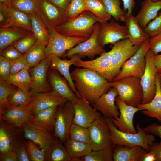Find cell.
Listing matches in <instances>:
<instances>
[{
  "instance_id": "1",
  "label": "cell",
  "mask_w": 161,
  "mask_h": 161,
  "mask_svg": "<svg viewBox=\"0 0 161 161\" xmlns=\"http://www.w3.org/2000/svg\"><path fill=\"white\" fill-rule=\"evenodd\" d=\"M71 75L80 97L91 104L110 88L108 80L90 69L76 68L72 71Z\"/></svg>"
},
{
  "instance_id": "2",
  "label": "cell",
  "mask_w": 161,
  "mask_h": 161,
  "mask_svg": "<svg viewBox=\"0 0 161 161\" xmlns=\"http://www.w3.org/2000/svg\"><path fill=\"white\" fill-rule=\"evenodd\" d=\"M106 118L110 129L113 147L122 145L133 147L138 145L148 151L150 146L155 140L154 135L146 133L138 123L136 126L137 133L124 132L118 129L111 118Z\"/></svg>"
},
{
  "instance_id": "3",
  "label": "cell",
  "mask_w": 161,
  "mask_h": 161,
  "mask_svg": "<svg viewBox=\"0 0 161 161\" xmlns=\"http://www.w3.org/2000/svg\"><path fill=\"white\" fill-rule=\"evenodd\" d=\"M102 22H103L93 13L86 10L55 28L64 35L88 38L93 33L95 24Z\"/></svg>"
},
{
  "instance_id": "4",
  "label": "cell",
  "mask_w": 161,
  "mask_h": 161,
  "mask_svg": "<svg viewBox=\"0 0 161 161\" xmlns=\"http://www.w3.org/2000/svg\"><path fill=\"white\" fill-rule=\"evenodd\" d=\"M110 87L117 90L118 96L126 104L135 107L141 104L143 92L140 79L132 76L124 77L116 81L109 82Z\"/></svg>"
},
{
  "instance_id": "5",
  "label": "cell",
  "mask_w": 161,
  "mask_h": 161,
  "mask_svg": "<svg viewBox=\"0 0 161 161\" xmlns=\"http://www.w3.org/2000/svg\"><path fill=\"white\" fill-rule=\"evenodd\" d=\"M47 29L49 40L45 48L47 57L51 55H55L60 57L63 56L66 51L88 39L63 35L57 31L55 27L47 28Z\"/></svg>"
},
{
  "instance_id": "6",
  "label": "cell",
  "mask_w": 161,
  "mask_h": 161,
  "mask_svg": "<svg viewBox=\"0 0 161 161\" xmlns=\"http://www.w3.org/2000/svg\"><path fill=\"white\" fill-rule=\"evenodd\" d=\"M149 49L148 38L140 46L136 53L123 64L120 72L113 80L116 81L127 76H134L140 79L145 69V55Z\"/></svg>"
},
{
  "instance_id": "7",
  "label": "cell",
  "mask_w": 161,
  "mask_h": 161,
  "mask_svg": "<svg viewBox=\"0 0 161 161\" xmlns=\"http://www.w3.org/2000/svg\"><path fill=\"white\" fill-rule=\"evenodd\" d=\"M74 113L73 104L70 101L68 100L58 107L53 135L63 143L69 138V131L73 123Z\"/></svg>"
},
{
  "instance_id": "8",
  "label": "cell",
  "mask_w": 161,
  "mask_h": 161,
  "mask_svg": "<svg viewBox=\"0 0 161 161\" xmlns=\"http://www.w3.org/2000/svg\"><path fill=\"white\" fill-rule=\"evenodd\" d=\"M140 47L133 45L128 38L114 44L111 49L112 55L110 71L112 80L119 73L123 64L136 53Z\"/></svg>"
},
{
  "instance_id": "9",
  "label": "cell",
  "mask_w": 161,
  "mask_h": 161,
  "mask_svg": "<svg viewBox=\"0 0 161 161\" xmlns=\"http://www.w3.org/2000/svg\"><path fill=\"white\" fill-rule=\"evenodd\" d=\"M100 29V23H96L91 36L85 41L78 44L68 51L63 57L70 58L72 56L76 55L81 58L87 57L92 59L96 55H100L106 52L99 43Z\"/></svg>"
},
{
  "instance_id": "10",
  "label": "cell",
  "mask_w": 161,
  "mask_h": 161,
  "mask_svg": "<svg viewBox=\"0 0 161 161\" xmlns=\"http://www.w3.org/2000/svg\"><path fill=\"white\" fill-rule=\"evenodd\" d=\"M155 55L149 49L145 55L146 65L144 73L140 78L143 92L142 104L148 103L154 98L156 90V76L157 73L153 60Z\"/></svg>"
},
{
  "instance_id": "11",
  "label": "cell",
  "mask_w": 161,
  "mask_h": 161,
  "mask_svg": "<svg viewBox=\"0 0 161 161\" xmlns=\"http://www.w3.org/2000/svg\"><path fill=\"white\" fill-rule=\"evenodd\" d=\"M93 151L112 145L110 129L106 118L102 114L88 128Z\"/></svg>"
},
{
  "instance_id": "12",
  "label": "cell",
  "mask_w": 161,
  "mask_h": 161,
  "mask_svg": "<svg viewBox=\"0 0 161 161\" xmlns=\"http://www.w3.org/2000/svg\"><path fill=\"white\" fill-rule=\"evenodd\" d=\"M36 13L47 28L55 27L69 18L64 10L47 0H40Z\"/></svg>"
},
{
  "instance_id": "13",
  "label": "cell",
  "mask_w": 161,
  "mask_h": 161,
  "mask_svg": "<svg viewBox=\"0 0 161 161\" xmlns=\"http://www.w3.org/2000/svg\"><path fill=\"white\" fill-rule=\"evenodd\" d=\"M99 23L98 41L103 47L109 44H114L120 40L128 38V32L125 25L120 24L114 19L109 22Z\"/></svg>"
},
{
  "instance_id": "14",
  "label": "cell",
  "mask_w": 161,
  "mask_h": 161,
  "mask_svg": "<svg viewBox=\"0 0 161 161\" xmlns=\"http://www.w3.org/2000/svg\"><path fill=\"white\" fill-rule=\"evenodd\" d=\"M22 129L0 119V154L16 152L23 141Z\"/></svg>"
},
{
  "instance_id": "15",
  "label": "cell",
  "mask_w": 161,
  "mask_h": 161,
  "mask_svg": "<svg viewBox=\"0 0 161 161\" xmlns=\"http://www.w3.org/2000/svg\"><path fill=\"white\" fill-rule=\"evenodd\" d=\"M22 130L27 139L46 151L57 139L49 130L29 120L24 124Z\"/></svg>"
},
{
  "instance_id": "16",
  "label": "cell",
  "mask_w": 161,
  "mask_h": 161,
  "mask_svg": "<svg viewBox=\"0 0 161 161\" xmlns=\"http://www.w3.org/2000/svg\"><path fill=\"white\" fill-rule=\"evenodd\" d=\"M116 103L120 112V115L117 119L111 118L114 125L120 131L124 132L135 134L136 131L133 124V118L137 112L141 110L137 107L126 104L117 96Z\"/></svg>"
},
{
  "instance_id": "17",
  "label": "cell",
  "mask_w": 161,
  "mask_h": 161,
  "mask_svg": "<svg viewBox=\"0 0 161 161\" xmlns=\"http://www.w3.org/2000/svg\"><path fill=\"white\" fill-rule=\"evenodd\" d=\"M72 103L74 111L73 123L75 124L88 128L102 115L90 103L81 98Z\"/></svg>"
},
{
  "instance_id": "18",
  "label": "cell",
  "mask_w": 161,
  "mask_h": 161,
  "mask_svg": "<svg viewBox=\"0 0 161 161\" xmlns=\"http://www.w3.org/2000/svg\"><path fill=\"white\" fill-rule=\"evenodd\" d=\"M118 96L116 89L114 87H110L106 92L91 104L96 110L100 112L104 117L117 119L120 114L115 101Z\"/></svg>"
},
{
  "instance_id": "19",
  "label": "cell",
  "mask_w": 161,
  "mask_h": 161,
  "mask_svg": "<svg viewBox=\"0 0 161 161\" xmlns=\"http://www.w3.org/2000/svg\"><path fill=\"white\" fill-rule=\"evenodd\" d=\"M50 65V61L46 57L31 70L30 76L32 84L30 92L32 96L51 91L47 80V71Z\"/></svg>"
},
{
  "instance_id": "20",
  "label": "cell",
  "mask_w": 161,
  "mask_h": 161,
  "mask_svg": "<svg viewBox=\"0 0 161 161\" xmlns=\"http://www.w3.org/2000/svg\"><path fill=\"white\" fill-rule=\"evenodd\" d=\"M112 55L111 49L105 52L95 59L83 61L80 59L73 64L76 67L92 69L103 76L107 80H112L110 75V65Z\"/></svg>"
},
{
  "instance_id": "21",
  "label": "cell",
  "mask_w": 161,
  "mask_h": 161,
  "mask_svg": "<svg viewBox=\"0 0 161 161\" xmlns=\"http://www.w3.org/2000/svg\"><path fill=\"white\" fill-rule=\"evenodd\" d=\"M33 114L30 105L27 106L9 105L0 116V119L22 129L24 124L29 120Z\"/></svg>"
},
{
  "instance_id": "22",
  "label": "cell",
  "mask_w": 161,
  "mask_h": 161,
  "mask_svg": "<svg viewBox=\"0 0 161 161\" xmlns=\"http://www.w3.org/2000/svg\"><path fill=\"white\" fill-rule=\"evenodd\" d=\"M68 100L52 90L32 96V100L30 105L33 114H35L53 106L62 105Z\"/></svg>"
},
{
  "instance_id": "23",
  "label": "cell",
  "mask_w": 161,
  "mask_h": 161,
  "mask_svg": "<svg viewBox=\"0 0 161 161\" xmlns=\"http://www.w3.org/2000/svg\"><path fill=\"white\" fill-rule=\"evenodd\" d=\"M47 57L50 61V65L52 68L58 71L64 76L72 91L78 98H80L71 78L69 69L72 65H73L76 61L81 58L76 55L71 56L69 60L61 59L60 57L54 55H50Z\"/></svg>"
},
{
  "instance_id": "24",
  "label": "cell",
  "mask_w": 161,
  "mask_h": 161,
  "mask_svg": "<svg viewBox=\"0 0 161 161\" xmlns=\"http://www.w3.org/2000/svg\"><path fill=\"white\" fill-rule=\"evenodd\" d=\"M161 78L158 73L156 76V90L155 95L150 102L141 103L137 107L145 115L150 117L155 118L161 123Z\"/></svg>"
},
{
  "instance_id": "25",
  "label": "cell",
  "mask_w": 161,
  "mask_h": 161,
  "mask_svg": "<svg viewBox=\"0 0 161 161\" xmlns=\"http://www.w3.org/2000/svg\"><path fill=\"white\" fill-rule=\"evenodd\" d=\"M161 10V1L144 0L141 2L140 9L135 18L140 27L144 28L157 16Z\"/></svg>"
},
{
  "instance_id": "26",
  "label": "cell",
  "mask_w": 161,
  "mask_h": 161,
  "mask_svg": "<svg viewBox=\"0 0 161 161\" xmlns=\"http://www.w3.org/2000/svg\"><path fill=\"white\" fill-rule=\"evenodd\" d=\"M50 83L52 89L58 95L72 102L78 97L72 91L66 81L56 71H51L49 75Z\"/></svg>"
},
{
  "instance_id": "27",
  "label": "cell",
  "mask_w": 161,
  "mask_h": 161,
  "mask_svg": "<svg viewBox=\"0 0 161 161\" xmlns=\"http://www.w3.org/2000/svg\"><path fill=\"white\" fill-rule=\"evenodd\" d=\"M113 149L112 159L114 161H140L147 152L142 147L137 145L133 147L116 145Z\"/></svg>"
},
{
  "instance_id": "28",
  "label": "cell",
  "mask_w": 161,
  "mask_h": 161,
  "mask_svg": "<svg viewBox=\"0 0 161 161\" xmlns=\"http://www.w3.org/2000/svg\"><path fill=\"white\" fill-rule=\"evenodd\" d=\"M32 33L17 27H0V52L20 38Z\"/></svg>"
},
{
  "instance_id": "29",
  "label": "cell",
  "mask_w": 161,
  "mask_h": 161,
  "mask_svg": "<svg viewBox=\"0 0 161 161\" xmlns=\"http://www.w3.org/2000/svg\"><path fill=\"white\" fill-rule=\"evenodd\" d=\"M6 10L7 20L5 26L17 27L33 32L29 14L16 9L8 7L6 6Z\"/></svg>"
},
{
  "instance_id": "30",
  "label": "cell",
  "mask_w": 161,
  "mask_h": 161,
  "mask_svg": "<svg viewBox=\"0 0 161 161\" xmlns=\"http://www.w3.org/2000/svg\"><path fill=\"white\" fill-rule=\"evenodd\" d=\"M124 22L128 30V39L133 45L140 46L149 38L132 14L126 13Z\"/></svg>"
},
{
  "instance_id": "31",
  "label": "cell",
  "mask_w": 161,
  "mask_h": 161,
  "mask_svg": "<svg viewBox=\"0 0 161 161\" xmlns=\"http://www.w3.org/2000/svg\"><path fill=\"white\" fill-rule=\"evenodd\" d=\"M58 106H53L33 114L28 120L45 128L51 132H53L55 116Z\"/></svg>"
},
{
  "instance_id": "32",
  "label": "cell",
  "mask_w": 161,
  "mask_h": 161,
  "mask_svg": "<svg viewBox=\"0 0 161 161\" xmlns=\"http://www.w3.org/2000/svg\"><path fill=\"white\" fill-rule=\"evenodd\" d=\"M71 161H77L90 152L92 150L90 144L78 141L70 138L64 143Z\"/></svg>"
},
{
  "instance_id": "33",
  "label": "cell",
  "mask_w": 161,
  "mask_h": 161,
  "mask_svg": "<svg viewBox=\"0 0 161 161\" xmlns=\"http://www.w3.org/2000/svg\"><path fill=\"white\" fill-rule=\"evenodd\" d=\"M28 70L27 68H24L16 74L10 75L6 81L23 91L30 92L32 80Z\"/></svg>"
},
{
  "instance_id": "34",
  "label": "cell",
  "mask_w": 161,
  "mask_h": 161,
  "mask_svg": "<svg viewBox=\"0 0 161 161\" xmlns=\"http://www.w3.org/2000/svg\"><path fill=\"white\" fill-rule=\"evenodd\" d=\"M29 15L33 34L38 41L47 45L49 40L47 28L36 12L31 13Z\"/></svg>"
},
{
  "instance_id": "35",
  "label": "cell",
  "mask_w": 161,
  "mask_h": 161,
  "mask_svg": "<svg viewBox=\"0 0 161 161\" xmlns=\"http://www.w3.org/2000/svg\"><path fill=\"white\" fill-rule=\"evenodd\" d=\"M63 143L57 139L46 151V161H71V158Z\"/></svg>"
},
{
  "instance_id": "36",
  "label": "cell",
  "mask_w": 161,
  "mask_h": 161,
  "mask_svg": "<svg viewBox=\"0 0 161 161\" xmlns=\"http://www.w3.org/2000/svg\"><path fill=\"white\" fill-rule=\"evenodd\" d=\"M46 46L45 44L37 40L34 45L24 54L30 68L35 66L47 57Z\"/></svg>"
},
{
  "instance_id": "37",
  "label": "cell",
  "mask_w": 161,
  "mask_h": 161,
  "mask_svg": "<svg viewBox=\"0 0 161 161\" xmlns=\"http://www.w3.org/2000/svg\"><path fill=\"white\" fill-rule=\"evenodd\" d=\"M86 10L90 12L103 22L111 19L112 16L107 12L101 0H85Z\"/></svg>"
},
{
  "instance_id": "38",
  "label": "cell",
  "mask_w": 161,
  "mask_h": 161,
  "mask_svg": "<svg viewBox=\"0 0 161 161\" xmlns=\"http://www.w3.org/2000/svg\"><path fill=\"white\" fill-rule=\"evenodd\" d=\"M112 147V145L100 150H92L77 161H113Z\"/></svg>"
},
{
  "instance_id": "39",
  "label": "cell",
  "mask_w": 161,
  "mask_h": 161,
  "mask_svg": "<svg viewBox=\"0 0 161 161\" xmlns=\"http://www.w3.org/2000/svg\"><path fill=\"white\" fill-rule=\"evenodd\" d=\"M103 3L107 12L116 21L124 22L127 13L121 8L120 0H101Z\"/></svg>"
},
{
  "instance_id": "40",
  "label": "cell",
  "mask_w": 161,
  "mask_h": 161,
  "mask_svg": "<svg viewBox=\"0 0 161 161\" xmlns=\"http://www.w3.org/2000/svg\"><path fill=\"white\" fill-rule=\"evenodd\" d=\"M32 100V94L30 92H25L17 88L9 96V105L27 106L30 105Z\"/></svg>"
},
{
  "instance_id": "41",
  "label": "cell",
  "mask_w": 161,
  "mask_h": 161,
  "mask_svg": "<svg viewBox=\"0 0 161 161\" xmlns=\"http://www.w3.org/2000/svg\"><path fill=\"white\" fill-rule=\"evenodd\" d=\"M16 87L6 81H0V116L5 112L9 106L8 97L16 89Z\"/></svg>"
},
{
  "instance_id": "42",
  "label": "cell",
  "mask_w": 161,
  "mask_h": 161,
  "mask_svg": "<svg viewBox=\"0 0 161 161\" xmlns=\"http://www.w3.org/2000/svg\"><path fill=\"white\" fill-rule=\"evenodd\" d=\"M69 138L75 141L91 144L88 128L73 123L70 129Z\"/></svg>"
},
{
  "instance_id": "43",
  "label": "cell",
  "mask_w": 161,
  "mask_h": 161,
  "mask_svg": "<svg viewBox=\"0 0 161 161\" xmlns=\"http://www.w3.org/2000/svg\"><path fill=\"white\" fill-rule=\"evenodd\" d=\"M40 0H11V7L28 14L36 12Z\"/></svg>"
},
{
  "instance_id": "44",
  "label": "cell",
  "mask_w": 161,
  "mask_h": 161,
  "mask_svg": "<svg viewBox=\"0 0 161 161\" xmlns=\"http://www.w3.org/2000/svg\"><path fill=\"white\" fill-rule=\"evenodd\" d=\"M25 143L30 161H46V153L44 149H39L36 144L30 140Z\"/></svg>"
},
{
  "instance_id": "45",
  "label": "cell",
  "mask_w": 161,
  "mask_h": 161,
  "mask_svg": "<svg viewBox=\"0 0 161 161\" xmlns=\"http://www.w3.org/2000/svg\"><path fill=\"white\" fill-rule=\"evenodd\" d=\"M37 40L32 33L20 38L13 45L20 52L24 55L34 45Z\"/></svg>"
},
{
  "instance_id": "46",
  "label": "cell",
  "mask_w": 161,
  "mask_h": 161,
  "mask_svg": "<svg viewBox=\"0 0 161 161\" xmlns=\"http://www.w3.org/2000/svg\"><path fill=\"white\" fill-rule=\"evenodd\" d=\"M86 10L85 0H71L66 12L69 19L77 16Z\"/></svg>"
},
{
  "instance_id": "47",
  "label": "cell",
  "mask_w": 161,
  "mask_h": 161,
  "mask_svg": "<svg viewBox=\"0 0 161 161\" xmlns=\"http://www.w3.org/2000/svg\"><path fill=\"white\" fill-rule=\"evenodd\" d=\"M143 29L149 38L155 36L161 32V12Z\"/></svg>"
},
{
  "instance_id": "48",
  "label": "cell",
  "mask_w": 161,
  "mask_h": 161,
  "mask_svg": "<svg viewBox=\"0 0 161 161\" xmlns=\"http://www.w3.org/2000/svg\"><path fill=\"white\" fill-rule=\"evenodd\" d=\"M10 61V75L16 74L24 68L29 69L30 68L24 54L21 57Z\"/></svg>"
},
{
  "instance_id": "49",
  "label": "cell",
  "mask_w": 161,
  "mask_h": 161,
  "mask_svg": "<svg viewBox=\"0 0 161 161\" xmlns=\"http://www.w3.org/2000/svg\"><path fill=\"white\" fill-rule=\"evenodd\" d=\"M0 55L10 61L22 57L24 55L20 52L13 45H10L0 52Z\"/></svg>"
},
{
  "instance_id": "50",
  "label": "cell",
  "mask_w": 161,
  "mask_h": 161,
  "mask_svg": "<svg viewBox=\"0 0 161 161\" xmlns=\"http://www.w3.org/2000/svg\"><path fill=\"white\" fill-rule=\"evenodd\" d=\"M10 75V61L0 56V80L6 81Z\"/></svg>"
},
{
  "instance_id": "51",
  "label": "cell",
  "mask_w": 161,
  "mask_h": 161,
  "mask_svg": "<svg viewBox=\"0 0 161 161\" xmlns=\"http://www.w3.org/2000/svg\"><path fill=\"white\" fill-rule=\"evenodd\" d=\"M150 49L155 55L161 52V32L155 36L149 38Z\"/></svg>"
},
{
  "instance_id": "52",
  "label": "cell",
  "mask_w": 161,
  "mask_h": 161,
  "mask_svg": "<svg viewBox=\"0 0 161 161\" xmlns=\"http://www.w3.org/2000/svg\"><path fill=\"white\" fill-rule=\"evenodd\" d=\"M17 161H30L25 146L22 141L16 151Z\"/></svg>"
},
{
  "instance_id": "53",
  "label": "cell",
  "mask_w": 161,
  "mask_h": 161,
  "mask_svg": "<svg viewBox=\"0 0 161 161\" xmlns=\"http://www.w3.org/2000/svg\"><path fill=\"white\" fill-rule=\"evenodd\" d=\"M143 128L146 133L157 136L161 140V124L153 123Z\"/></svg>"
},
{
  "instance_id": "54",
  "label": "cell",
  "mask_w": 161,
  "mask_h": 161,
  "mask_svg": "<svg viewBox=\"0 0 161 161\" xmlns=\"http://www.w3.org/2000/svg\"><path fill=\"white\" fill-rule=\"evenodd\" d=\"M149 151L154 154L156 161H161V140L159 142H154L150 146Z\"/></svg>"
},
{
  "instance_id": "55",
  "label": "cell",
  "mask_w": 161,
  "mask_h": 161,
  "mask_svg": "<svg viewBox=\"0 0 161 161\" xmlns=\"http://www.w3.org/2000/svg\"><path fill=\"white\" fill-rule=\"evenodd\" d=\"M61 9L66 11L69 5L71 0H47Z\"/></svg>"
},
{
  "instance_id": "56",
  "label": "cell",
  "mask_w": 161,
  "mask_h": 161,
  "mask_svg": "<svg viewBox=\"0 0 161 161\" xmlns=\"http://www.w3.org/2000/svg\"><path fill=\"white\" fill-rule=\"evenodd\" d=\"M0 161H17L16 152L11 151L0 154Z\"/></svg>"
},
{
  "instance_id": "57",
  "label": "cell",
  "mask_w": 161,
  "mask_h": 161,
  "mask_svg": "<svg viewBox=\"0 0 161 161\" xmlns=\"http://www.w3.org/2000/svg\"><path fill=\"white\" fill-rule=\"evenodd\" d=\"M123 4V9L127 11V13L132 14V11L135 6V2L134 0H122Z\"/></svg>"
},
{
  "instance_id": "58",
  "label": "cell",
  "mask_w": 161,
  "mask_h": 161,
  "mask_svg": "<svg viewBox=\"0 0 161 161\" xmlns=\"http://www.w3.org/2000/svg\"><path fill=\"white\" fill-rule=\"evenodd\" d=\"M6 5L0 3V27L5 26L6 25L7 14Z\"/></svg>"
},
{
  "instance_id": "59",
  "label": "cell",
  "mask_w": 161,
  "mask_h": 161,
  "mask_svg": "<svg viewBox=\"0 0 161 161\" xmlns=\"http://www.w3.org/2000/svg\"><path fill=\"white\" fill-rule=\"evenodd\" d=\"M140 161H156V159L154 154L149 151L143 155Z\"/></svg>"
},
{
  "instance_id": "60",
  "label": "cell",
  "mask_w": 161,
  "mask_h": 161,
  "mask_svg": "<svg viewBox=\"0 0 161 161\" xmlns=\"http://www.w3.org/2000/svg\"><path fill=\"white\" fill-rule=\"evenodd\" d=\"M153 60L157 73L161 72V54L154 55Z\"/></svg>"
},
{
  "instance_id": "61",
  "label": "cell",
  "mask_w": 161,
  "mask_h": 161,
  "mask_svg": "<svg viewBox=\"0 0 161 161\" xmlns=\"http://www.w3.org/2000/svg\"><path fill=\"white\" fill-rule=\"evenodd\" d=\"M0 3L4 4L8 7H11V0H0Z\"/></svg>"
},
{
  "instance_id": "62",
  "label": "cell",
  "mask_w": 161,
  "mask_h": 161,
  "mask_svg": "<svg viewBox=\"0 0 161 161\" xmlns=\"http://www.w3.org/2000/svg\"><path fill=\"white\" fill-rule=\"evenodd\" d=\"M152 1L156 2V1H161V0H151Z\"/></svg>"
},
{
  "instance_id": "63",
  "label": "cell",
  "mask_w": 161,
  "mask_h": 161,
  "mask_svg": "<svg viewBox=\"0 0 161 161\" xmlns=\"http://www.w3.org/2000/svg\"><path fill=\"white\" fill-rule=\"evenodd\" d=\"M161 78V72L158 73Z\"/></svg>"
},
{
  "instance_id": "64",
  "label": "cell",
  "mask_w": 161,
  "mask_h": 161,
  "mask_svg": "<svg viewBox=\"0 0 161 161\" xmlns=\"http://www.w3.org/2000/svg\"><path fill=\"white\" fill-rule=\"evenodd\" d=\"M160 86H161V83H160Z\"/></svg>"
}]
</instances>
